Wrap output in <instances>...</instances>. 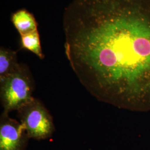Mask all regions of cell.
<instances>
[{
	"label": "cell",
	"instance_id": "obj_1",
	"mask_svg": "<svg viewBox=\"0 0 150 150\" xmlns=\"http://www.w3.org/2000/svg\"><path fill=\"white\" fill-rule=\"evenodd\" d=\"M64 28L67 59L92 95L150 111V0H73Z\"/></svg>",
	"mask_w": 150,
	"mask_h": 150
},
{
	"label": "cell",
	"instance_id": "obj_2",
	"mask_svg": "<svg viewBox=\"0 0 150 150\" xmlns=\"http://www.w3.org/2000/svg\"><path fill=\"white\" fill-rule=\"evenodd\" d=\"M33 86L27 67L20 64L16 71L0 80V98L4 111H17L31 102Z\"/></svg>",
	"mask_w": 150,
	"mask_h": 150
},
{
	"label": "cell",
	"instance_id": "obj_3",
	"mask_svg": "<svg viewBox=\"0 0 150 150\" xmlns=\"http://www.w3.org/2000/svg\"><path fill=\"white\" fill-rule=\"evenodd\" d=\"M21 123L26 130L29 139H45L50 137L54 131L53 119L46 108L38 99L18 111Z\"/></svg>",
	"mask_w": 150,
	"mask_h": 150
},
{
	"label": "cell",
	"instance_id": "obj_4",
	"mask_svg": "<svg viewBox=\"0 0 150 150\" xmlns=\"http://www.w3.org/2000/svg\"><path fill=\"white\" fill-rule=\"evenodd\" d=\"M28 139L21 122L3 112L0 118V150H26Z\"/></svg>",
	"mask_w": 150,
	"mask_h": 150
},
{
	"label": "cell",
	"instance_id": "obj_5",
	"mask_svg": "<svg viewBox=\"0 0 150 150\" xmlns=\"http://www.w3.org/2000/svg\"><path fill=\"white\" fill-rule=\"evenodd\" d=\"M11 20L20 36L38 30V23L34 16L26 10H20L15 12Z\"/></svg>",
	"mask_w": 150,
	"mask_h": 150
},
{
	"label": "cell",
	"instance_id": "obj_6",
	"mask_svg": "<svg viewBox=\"0 0 150 150\" xmlns=\"http://www.w3.org/2000/svg\"><path fill=\"white\" fill-rule=\"evenodd\" d=\"M20 64L17 61L16 52L1 47L0 49V80L14 72Z\"/></svg>",
	"mask_w": 150,
	"mask_h": 150
},
{
	"label": "cell",
	"instance_id": "obj_7",
	"mask_svg": "<svg viewBox=\"0 0 150 150\" xmlns=\"http://www.w3.org/2000/svg\"><path fill=\"white\" fill-rule=\"evenodd\" d=\"M21 43L22 48L30 51L40 59L44 58L38 30L21 36Z\"/></svg>",
	"mask_w": 150,
	"mask_h": 150
}]
</instances>
